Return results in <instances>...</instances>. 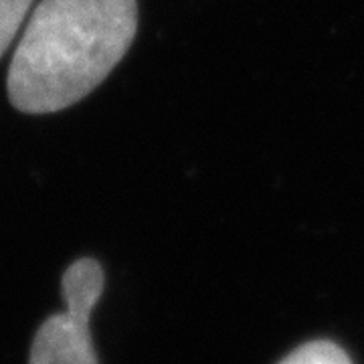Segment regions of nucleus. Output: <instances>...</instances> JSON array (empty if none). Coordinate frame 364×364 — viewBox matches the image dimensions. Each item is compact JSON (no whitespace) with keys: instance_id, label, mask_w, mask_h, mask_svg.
I'll use <instances>...</instances> for the list:
<instances>
[{"instance_id":"3","label":"nucleus","mask_w":364,"mask_h":364,"mask_svg":"<svg viewBox=\"0 0 364 364\" xmlns=\"http://www.w3.org/2000/svg\"><path fill=\"white\" fill-rule=\"evenodd\" d=\"M279 364H352V360L340 346L318 340L299 346Z\"/></svg>"},{"instance_id":"2","label":"nucleus","mask_w":364,"mask_h":364,"mask_svg":"<svg viewBox=\"0 0 364 364\" xmlns=\"http://www.w3.org/2000/svg\"><path fill=\"white\" fill-rule=\"evenodd\" d=\"M104 269L93 257H81L67 267L61 279L65 312L53 314L41 324L28 364H97L90 318L104 294Z\"/></svg>"},{"instance_id":"1","label":"nucleus","mask_w":364,"mask_h":364,"mask_svg":"<svg viewBox=\"0 0 364 364\" xmlns=\"http://www.w3.org/2000/svg\"><path fill=\"white\" fill-rule=\"evenodd\" d=\"M136 31V0H41L6 73L13 107L43 116L81 102L126 57Z\"/></svg>"},{"instance_id":"4","label":"nucleus","mask_w":364,"mask_h":364,"mask_svg":"<svg viewBox=\"0 0 364 364\" xmlns=\"http://www.w3.org/2000/svg\"><path fill=\"white\" fill-rule=\"evenodd\" d=\"M33 0H0V59L25 23Z\"/></svg>"}]
</instances>
